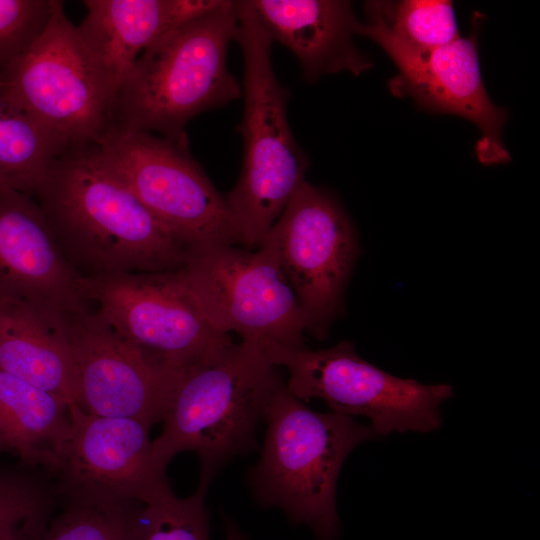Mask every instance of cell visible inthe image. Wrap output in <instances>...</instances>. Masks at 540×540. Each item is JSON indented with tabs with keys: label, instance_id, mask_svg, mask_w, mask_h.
I'll list each match as a JSON object with an SVG mask.
<instances>
[{
	"label": "cell",
	"instance_id": "21",
	"mask_svg": "<svg viewBox=\"0 0 540 540\" xmlns=\"http://www.w3.org/2000/svg\"><path fill=\"white\" fill-rule=\"evenodd\" d=\"M72 147L15 105L0 123V182L33 196L54 161Z\"/></svg>",
	"mask_w": 540,
	"mask_h": 540
},
{
	"label": "cell",
	"instance_id": "9",
	"mask_svg": "<svg viewBox=\"0 0 540 540\" xmlns=\"http://www.w3.org/2000/svg\"><path fill=\"white\" fill-rule=\"evenodd\" d=\"M0 84L16 106L72 146L96 143L109 126L111 86L62 1L37 40L0 72Z\"/></svg>",
	"mask_w": 540,
	"mask_h": 540
},
{
	"label": "cell",
	"instance_id": "19",
	"mask_svg": "<svg viewBox=\"0 0 540 540\" xmlns=\"http://www.w3.org/2000/svg\"><path fill=\"white\" fill-rule=\"evenodd\" d=\"M69 404L0 369V440L21 463L43 470L67 433Z\"/></svg>",
	"mask_w": 540,
	"mask_h": 540
},
{
	"label": "cell",
	"instance_id": "24",
	"mask_svg": "<svg viewBox=\"0 0 540 540\" xmlns=\"http://www.w3.org/2000/svg\"><path fill=\"white\" fill-rule=\"evenodd\" d=\"M200 484L192 495H175L160 502L143 505L140 511V540H210L205 494Z\"/></svg>",
	"mask_w": 540,
	"mask_h": 540
},
{
	"label": "cell",
	"instance_id": "12",
	"mask_svg": "<svg viewBox=\"0 0 540 540\" xmlns=\"http://www.w3.org/2000/svg\"><path fill=\"white\" fill-rule=\"evenodd\" d=\"M262 243L272 249L293 289L306 331L324 337L359 254L346 212L328 191L305 181Z\"/></svg>",
	"mask_w": 540,
	"mask_h": 540
},
{
	"label": "cell",
	"instance_id": "16",
	"mask_svg": "<svg viewBox=\"0 0 540 540\" xmlns=\"http://www.w3.org/2000/svg\"><path fill=\"white\" fill-rule=\"evenodd\" d=\"M273 42L287 47L304 78L348 71L355 76L372 67L353 42L358 23L351 3L341 0H247Z\"/></svg>",
	"mask_w": 540,
	"mask_h": 540
},
{
	"label": "cell",
	"instance_id": "22",
	"mask_svg": "<svg viewBox=\"0 0 540 540\" xmlns=\"http://www.w3.org/2000/svg\"><path fill=\"white\" fill-rule=\"evenodd\" d=\"M47 475L24 464L0 468V540H37L54 516Z\"/></svg>",
	"mask_w": 540,
	"mask_h": 540
},
{
	"label": "cell",
	"instance_id": "2",
	"mask_svg": "<svg viewBox=\"0 0 540 540\" xmlns=\"http://www.w3.org/2000/svg\"><path fill=\"white\" fill-rule=\"evenodd\" d=\"M236 27L235 1L218 0L210 10L159 36L120 86L109 126L187 142L185 127L193 117L243 95L227 68Z\"/></svg>",
	"mask_w": 540,
	"mask_h": 540
},
{
	"label": "cell",
	"instance_id": "13",
	"mask_svg": "<svg viewBox=\"0 0 540 540\" xmlns=\"http://www.w3.org/2000/svg\"><path fill=\"white\" fill-rule=\"evenodd\" d=\"M78 377V406L85 412L130 418L148 427L163 421L187 373L150 360L91 309L64 314Z\"/></svg>",
	"mask_w": 540,
	"mask_h": 540
},
{
	"label": "cell",
	"instance_id": "14",
	"mask_svg": "<svg viewBox=\"0 0 540 540\" xmlns=\"http://www.w3.org/2000/svg\"><path fill=\"white\" fill-rule=\"evenodd\" d=\"M483 15L475 13L466 37L430 50H413L384 39L374 41L392 59L399 73L389 80L390 92L409 97L433 113L465 118L481 132L476 155L484 165L511 159L501 132L507 111L495 105L485 89L478 59V34Z\"/></svg>",
	"mask_w": 540,
	"mask_h": 540
},
{
	"label": "cell",
	"instance_id": "15",
	"mask_svg": "<svg viewBox=\"0 0 540 540\" xmlns=\"http://www.w3.org/2000/svg\"><path fill=\"white\" fill-rule=\"evenodd\" d=\"M0 295L61 314L91 309L36 200L1 182Z\"/></svg>",
	"mask_w": 540,
	"mask_h": 540
},
{
	"label": "cell",
	"instance_id": "23",
	"mask_svg": "<svg viewBox=\"0 0 540 540\" xmlns=\"http://www.w3.org/2000/svg\"><path fill=\"white\" fill-rule=\"evenodd\" d=\"M142 506L66 502L37 540H140Z\"/></svg>",
	"mask_w": 540,
	"mask_h": 540
},
{
	"label": "cell",
	"instance_id": "5",
	"mask_svg": "<svg viewBox=\"0 0 540 540\" xmlns=\"http://www.w3.org/2000/svg\"><path fill=\"white\" fill-rule=\"evenodd\" d=\"M264 421L261 455L248 475L255 500L281 509L293 524L308 526L318 540H337L340 470L357 445L377 435L353 417L310 409L284 380Z\"/></svg>",
	"mask_w": 540,
	"mask_h": 540
},
{
	"label": "cell",
	"instance_id": "7",
	"mask_svg": "<svg viewBox=\"0 0 540 540\" xmlns=\"http://www.w3.org/2000/svg\"><path fill=\"white\" fill-rule=\"evenodd\" d=\"M175 274L216 331L261 345L303 347L306 324L272 249L221 244L194 250Z\"/></svg>",
	"mask_w": 540,
	"mask_h": 540
},
{
	"label": "cell",
	"instance_id": "1",
	"mask_svg": "<svg viewBox=\"0 0 540 540\" xmlns=\"http://www.w3.org/2000/svg\"><path fill=\"white\" fill-rule=\"evenodd\" d=\"M32 197L82 277L175 271L191 255L102 167L91 144L59 156Z\"/></svg>",
	"mask_w": 540,
	"mask_h": 540
},
{
	"label": "cell",
	"instance_id": "26",
	"mask_svg": "<svg viewBox=\"0 0 540 540\" xmlns=\"http://www.w3.org/2000/svg\"><path fill=\"white\" fill-rule=\"evenodd\" d=\"M225 540H248L244 533L230 519H224Z\"/></svg>",
	"mask_w": 540,
	"mask_h": 540
},
{
	"label": "cell",
	"instance_id": "4",
	"mask_svg": "<svg viewBox=\"0 0 540 540\" xmlns=\"http://www.w3.org/2000/svg\"><path fill=\"white\" fill-rule=\"evenodd\" d=\"M283 381L263 345L242 340L181 379L152 441L157 465L166 470L180 452H195L200 484L209 486L221 467L257 449L256 431Z\"/></svg>",
	"mask_w": 540,
	"mask_h": 540
},
{
	"label": "cell",
	"instance_id": "10",
	"mask_svg": "<svg viewBox=\"0 0 540 540\" xmlns=\"http://www.w3.org/2000/svg\"><path fill=\"white\" fill-rule=\"evenodd\" d=\"M91 310L150 360L186 373L229 348L202 317L175 271L82 277Z\"/></svg>",
	"mask_w": 540,
	"mask_h": 540
},
{
	"label": "cell",
	"instance_id": "8",
	"mask_svg": "<svg viewBox=\"0 0 540 540\" xmlns=\"http://www.w3.org/2000/svg\"><path fill=\"white\" fill-rule=\"evenodd\" d=\"M288 373V390L300 400L320 399L332 412L365 416L376 435L430 432L441 426L448 384L424 385L393 376L361 358L349 341L324 349L263 345Z\"/></svg>",
	"mask_w": 540,
	"mask_h": 540
},
{
	"label": "cell",
	"instance_id": "28",
	"mask_svg": "<svg viewBox=\"0 0 540 540\" xmlns=\"http://www.w3.org/2000/svg\"><path fill=\"white\" fill-rule=\"evenodd\" d=\"M2 451H7L4 444L2 443V441L0 440V452Z\"/></svg>",
	"mask_w": 540,
	"mask_h": 540
},
{
	"label": "cell",
	"instance_id": "11",
	"mask_svg": "<svg viewBox=\"0 0 540 540\" xmlns=\"http://www.w3.org/2000/svg\"><path fill=\"white\" fill-rule=\"evenodd\" d=\"M70 423L43 472L66 502L150 505L174 495L152 454L147 425L69 406Z\"/></svg>",
	"mask_w": 540,
	"mask_h": 540
},
{
	"label": "cell",
	"instance_id": "17",
	"mask_svg": "<svg viewBox=\"0 0 540 540\" xmlns=\"http://www.w3.org/2000/svg\"><path fill=\"white\" fill-rule=\"evenodd\" d=\"M0 369L78 405L77 370L64 314L0 295Z\"/></svg>",
	"mask_w": 540,
	"mask_h": 540
},
{
	"label": "cell",
	"instance_id": "20",
	"mask_svg": "<svg viewBox=\"0 0 540 540\" xmlns=\"http://www.w3.org/2000/svg\"><path fill=\"white\" fill-rule=\"evenodd\" d=\"M366 22L355 33L413 50H430L460 37L453 3L447 0L368 1Z\"/></svg>",
	"mask_w": 540,
	"mask_h": 540
},
{
	"label": "cell",
	"instance_id": "3",
	"mask_svg": "<svg viewBox=\"0 0 540 540\" xmlns=\"http://www.w3.org/2000/svg\"><path fill=\"white\" fill-rule=\"evenodd\" d=\"M234 40L244 63L243 166L225 196L234 245L260 247L298 188L306 181L309 159L295 140L287 117L289 90L271 60L273 40L246 1H235Z\"/></svg>",
	"mask_w": 540,
	"mask_h": 540
},
{
	"label": "cell",
	"instance_id": "27",
	"mask_svg": "<svg viewBox=\"0 0 540 540\" xmlns=\"http://www.w3.org/2000/svg\"><path fill=\"white\" fill-rule=\"evenodd\" d=\"M15 106L3 86L0 84V123Z\"/></svg>",
	"mask_w": 540,
	"mask_h": 540
},
{
	"label": "cell",
	"instance_id": "25",
	"mask_svg": "<svg viewBox=\"0 0 540 540\" xmlns=\"http://www.w3.org/2000/svg\"><path fill=\"white\" fill-rule=\"evenodd\" d=\"M56 0H0V72L42 34Z\"/></svg>",
	"mask_w": 540,
	"mask_h": 540
},
{
	"label": "cell",
	"instance_id": "6",
	"mask_svg": "<svg viewBox=\"0 0 540 540\" xmlns=\"http://www.w3.org/2000/svg\"><path fill=\"white\" fill-rule=\"evenodd\" d=\"M93 154L191 252L233 244L225 196L192 157L188 142L108 126Z\"/></svg>",
	"mask_w": 540,
	"mask_h": 540
},
{
	"label": "cell",
	"instance_id": "18",
	"mask_svg": "<svg viewBox=\"0 0 540 540\" xmlns=\"http://www.w3.org/2000/svg\"><path fill=\"white\" fill-rule=\"evenodd\" d=\"M84 4L87 13L76 30L106 74L114 98L141 53L197 13L191 0H85Z\"/></svg>",
	"mask_w": 540,
	"mask_h": 540
}]
</instances>
